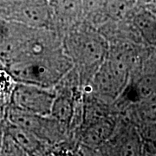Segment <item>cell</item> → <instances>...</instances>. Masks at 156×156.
Listing matches in <instances>:
<instances>
[{
    "instance_id": "obj_1",
    "label": "cell",
    "mask_w": 156,
    "mask_h": 156,
    "mask_svg": "<svg viewBox=\"0 0 156 156\" xmlns=\"http://www.w3.org/2000/svg\"><path fill=\"white\" fill-rule=\"evenodd\" d=\"M62 45L84 89L108 57L109 44L106 37L93 23L83 20L63 35Z\"/></svg>"
},
{
    "instance_id": "obj_2",
    "label": "cell",
    "mask_w": 156,
    "mask_h": 156,
    "mask_svg": "<svg viewBox=\"0 0 156 156\" xmlns=\"http://www.w3.org/2000/svg\"><path fill=\"white\" fill-rule=\"evenodd\" d=\"M72 69V62L63 45L44 55L21 58L6 67L16 83L45 88H55Z\"/></svg>"
},
{
    "instance_id": "obj_3",
    "label": "cell",
    "mask_w": 156,
    "mask_h": 156,
    "mask_svg": "<svg viewBox=\"0 0 156 156\" xmlns=\"http://www.w3.org/2000/svg\"><path fill=\"white\" fill-rule=\"evenodd\" d=\"M10 123L28 129L49 146L56 145L66 140L70 128L52 115H41L12 106L6 111Z\"/></svg>"
},
{
    "instance_id": "obj_4",
    "label": "cell",
    "mask_w": 156,
    "mask_h": 156,
    "mask_svg": "<svg viewBox=\"0 0 156 156\" xmlns=\"http://www.w3.org/2000/svg\"><path fill=\"white\" fill-rule=\"evenodd\" d=\"M56 95V87L16 83L11 93V105L34 114L50 115Z\"/></svg>"
},
{
    "instance_id": "obj_5",
    "label": "cell",
    "mask_w": 156,
    "mask_h": 156,
    "mask_svg": "<svg viewBox=\"0 0 156 156\" xmlns=\"http://www.w3.org/2000/svg\"><path fill=\"white\" fill-rule=\"evenodd\" d=\"M52 24L58 33L64 34L83 21L82 0H49Z\"/></svg>"
},
{
    "instance_id": "obj_6",
    "label": "cell",
    "mask_w": 156,
    "mask_h": 156,
    "mask_svg": "<svg viewBox=\"0 0 156 156\" xmlns=\"http://www.w3.org/2000/svg\"><path fill=\"white\" fill-rule=\"evenodd\" d=\"M116 127V122L111 115L82 126L81 141L83 147L89 148L103 147L114 135Z\"/></svg>"
},
{
    "instance_id": "obj_7",
    "label": "cell",
    "mask_w": 156,
    "mask_h": 156,
    "mask_svg": "<svg viewBox=\"0 0 156 156\" xmlns=\"http://www.w3.org/2000/svg\"><path fill=\"white\" fill-rule=\"evenodd\" d=\"M5 130L20 147L25 155L42 153L46 146H49L28 129L7 122Z\"/></svg>"
},
{
    "instance_id": "obj_8",
    "label": "cell",
    "mask_w": 156,
    "mask_h": 156,
    "mask_svg": "<svg viewBox=\"0 0 156 156\" xmlns=\"http://www.w3.org/2000/svg\"><path fill=\"white\" fill-rule=\"evenodd\" d=\"M106 0H82L84 20L95 23L103 17Z\"/></svg>"
},
{
    "instance_id": "obj_9",
    "label": "cell",
    "mask_w": 156,
    "mask_h": 156,
    "mask_svg": "<svg viewBox=\"0 0 156 156\" xmlns=\"http://www.w3.org/2000/svg\"><path fill=\"white\" fill-rule=\"evenodd\" d=\"M137 30L147 40L154 41L156 38V19L150 14L141 13L134 18Z\"/></svg>"
},
{
    "instance_id": "obj_10",
    "label": "cell",
    "mask_w": 156,
    "mask_h": 156,
    "mask_svg": "<svg viewBox=\"0 0 156 156\" xmlns=\"http://www.w3.org/2000/svg\"><path fill=\"white\" fill-rule=\"evenodd\" d=\"M15 83L16 82L6 68L0 69V96L5 95L8 92L11 93Z\"/></svg>"
},
{
    "instance_id": "obj_11",
    "label": "cell",
    "mask_w": 156,
    "mask_h": 156,
    "mask_svg": "<svg viewBox=\"0 0 156 156\" xmlns=\"http://www.w3.org/2000/svg\"><path fill=\"white\" fill-rule=\"evenodd\" d=\"M143 113L149 119H156V102L147 103L143 108Z\"/></svg>"
}]
</instances>
